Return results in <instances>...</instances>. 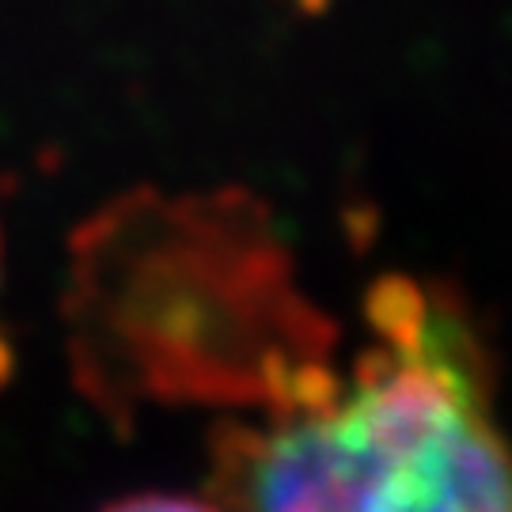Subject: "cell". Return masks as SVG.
Listing matches in <instances>:
<instances>
[{
    "label": "cell",
    "instance_id": "5",
    "mask_svg": "<svg viewBox=\"0 0 512 512\" xmlns=\"http://www.w3.org/2000/svg\"><path fill=\"white\" fill-rule=\"evenodd\" d=\"M12 372H16V353L8 346V338L0 334V387L12 380Z\"/></svg>",
    "mask_w": 512,
    "mask_h": 512
},
{
    "label": "cell",
    "instance_id": "4",
    "mask_svg": "<svg viewBox=\"0 0 512 512\" xmlns=\"http://www.w3.org/2000/svg\"><path fill=\"white\" fill-rule=\"evenodd\" d=\"M103 512H228V509H217L209 501H194V497L141 494V497H126V501H114Z\"/></svg>",
    "mask_w": 512,
    "mask_h": 512
},
{
    "label": "cell",
    "instance_id": "1",
    "mask_svg": "<svg viewBox=\"0 0 512 512\" xmlns=\"http://www.w3.org/2000/svg\"><path fill=\"white\" fill-rule=\"evenodd\" d=\"M304 304L289 285L262 205L236 190L213 198H122L73 239L76 380L99 406L133 399L262 403L330 323H262V308Z\"/></svg>",
    "mask_w": 512,
    "mask_h": 512
},
{
    "label": "cell",
    "instance_id": "3",
    "mask_svg": "<svg viewBox=\"0 0 512 512\" xmlns=\"http://www.w3.org/2000/svg\"><path fill=\"white\" fill-rule=\"evenodd\" d=\"M429 311H433V296L425 293L414 277L403 274L376 277L365 296L368 323L380 334V342L395 353H410L421 346L425 327H429Z\"/></svg>",
    "mask_w": 512,
    "mask_h": 512
},
{
    "label": "cell",
    "instance_id": "2",
    "mask_svg": "<svg viewBox=\"0 0 512 512\" xmlns=\"http://www.w3.org/2000/svg\"><path fill=\"white\" fill-rule=\"evenodd\" d=\"M486 395L471 319L433 296L421 346L368 349L346 403L217 429L213 490L228 512H512Z\"/></svg>",
    "mask_w": 512,
    "mask_h": 512
}]
</instances>
